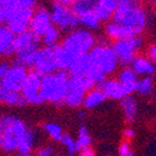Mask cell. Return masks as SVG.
I'll return each mask as SVG.
<instances>
[{
  "label": "cell",
  "mask_w": 156,
  "mask_h": 156,
  "mask_svg": "<svg viewBox=\"0 0 156 156\" xmlns=\"http://www.w3.org/2000/svg\"><path fill=\"white\" fill-rule=\"evenodd\" d=\"M2 104L9 107H14V108L24 107L27 105L23 95L21 94V92H12V91H7V93H5V97L2 99Z\"/></svg>",
  "instance_id": "83f0119b"
},
{
  "label": "cell",
  "mask_w": 156,
  "mask_h": 156,
  "mask_svg": "<svg viewBox=\"0 0 156 156\" xmlns=\"http://www.w3.org/2000/svg\"><path fill=\"white\" fill-rule=\"evenodd\" d=\"M96 43L97 37L93 31L83 27H76L68 32L67 35L60 41V46L72 56L78 57L83 54H89Z\"/></svg>",
  "instance_id": "3957f363"
},
{
  "label": "cell",
  "mask_w": 156,
  "mask_h": 156,
  "mask_svg": "<svg viewBox=\"0 0 156 156\" xmlns=\"http://www.w3.org/2000/svg\"><path fill=\"white\" fill-rule=\"evenodd\" d=\"M154 78L153 76H142L138 81V87H136V93H139L141 96L147 97L151 96L154 93Z\"/></svg>",
  "instance_id": "f1b7e54d"
},
{
  "label": "cell",
  "mask_w": 156,
  "mask_h": 156,
  "mask_svg": "<svg viewBox=\"0 0 156 156\" xmlns=\"http://www.w3.org/2000/svg\"><path fill=\"white\" fill-rule=\"evenodd\" d=\"M60 41H61V32L54 25L50 26L41 36V43L46 47L57 46L58 44H60Z\"/></svg>",
  "instance_id": "d4e9b609"
},
{
  "label": "cell",
  "mask_w": 156,
  "mask_h": 156,
  "mask_svg": "<svg viewBox=\"0 0 156 156\" xmlns=\"http://www.w3.org/2000/svg\"><path fill=\"white\" fill-rule=\"evenodd\" d=\"M106 99V96L101 90V87H93L85 93L82 106L87 110L95 109L101 104H104Z\"/></svg>",
  "instance_id": "ffe728a7"
},
{
  "label": "cell",
  "mask_w": 156,
  "mask_h": 156,
  "mask_svg": "<svg viewBox=\"0 0 156 156\" xmlns=\"http://www.w3.org/2000/svg\"><path fill=\"white\" fill-rule=\"evenodd\" d=\"M36 142V132L27 127L25 132L21 135V138L18 141V146H16V153L20 156H26L32 153L34 146Z\"/></svg>",
  "instance_id": "d6986e66"
},
{
  "label": "cell",
  "mask_w": 156,
  "mask_h": 156,
  "mask_svg": "<svg viewBox=\"0 0 156 156\" xmlns=\"http://www.w3.org/2000/svg\"><path fill=\"white\" fill-rule=\"evenodd\" d=\"M131 151V145L129 143V141H122L121 143H120L119 147H118V153H119V156H123V155H127L129 154Z\"/></svg>",
  "instance_id": "74e56055"
},
{
  "label": "cell",
  "mask_w": 156,
  "mask_h": 156,
  "mask_svg": "<svg viewBox=\"0 0 156 156\" xmlns=\"http://www.w3.org/2000/svg\"><path fill=\"white\" fill-rule=\"evenodd\" d=\"M91 59H90L89 54H83L74 58L70 69L68 70L69 76H83L86 74L92 69Z\"/></svg>",
  "instance_id": "44dd1931"
},
{
  "label": "cell",
  "mask_w": 156,
  "mask_h": 156,
  "mask_svg": "<svg viewBox=\"0 0 156 156\" xmlns=\"http://www.w3.org/2000/svg\"><path fill=\"white\" fill-rule=\"evenodd\" d=\"M9 66H10V63L8 61H1L0 62V83H1V80H2L3 76H5V71L8 70Z\"/></svg>",
  "instance_id": "ab89813d"
},
{
  "label": "cell",
  "mask_w": 156,
  "mask_h": 156,
  "mask_svg": "<svg viewBox=\"0 0 156 156\" xmlns=\"http://www.w3.org/2000/svg\"><path fill=\"white\" fill-rule=\"evenodd\" d=\"M32 16L33 9H14L5 25L10 30L13 35H19L29 30Z\"/></svg>",
  "instance_id": "7c38bea8"
},
{
  "label": "cell",
  "mask_w": 156,
  "mask_h": 156,
  "mask_svg": "<svg viewBox=\"0 0 156 156\" xmlns=\"http://www.w3.org/2000/svg\"><path fill=\"white\" fill-rule=\"evenodd\" d=\"M14 1H16V0H0V3L5 5V7H8V8H10V9H16V7H14Z\"/></svg>",
  "instance_id": "b9f144b4"
},
{
  "label": "cell",
  "mask_w": 156,
  "mask_h": 156,
  "mask_svg": "<svg viewBox=\"0 0 156 156\" xmlns=\"http://www.w3.org/2000/svg\"><path fill=\"white\" fill-rule=\"evenodd\" d=\"M123 156H134V154H133V152H130L129 154H127V155H123Z\"/></svg>",
  "instance_id": "ee69618b"
},
{
  "label": "cell",
  "mask_w": 156,
  "mask_h": 156,
  "mask_svg": "<svg viewBox=\"0 0 156 156\" xmlns=\"http://www.w3.org/2000/svg\"><path fill=\"white\" fill-rule=\"evenodd\" d=\"M112 21L122 25L131 36L142 35L150 22V14L142 0H118Z\"/></svg>",
  "instance_id": "6da1fadb"
},
{
  "label": "cell",
  "mask_w": 156,
  "mask_h": 156,
  "mask_svg": "<svg viewBox=\"0 0 156 156\" xmlns=\"http://www.w3.org/2000/svg\"><path fill=\"white\" fill-rule=\"evenodd\" d=\"M99 87L107 99L120 101L122 97L128 95L123 85L117 80V78H106Z\"/></svg>",
  "instance_id": "5bb4252c"
},
{
  "label": "cell",
  "mask_w": 156,
  "mask_h": 156,
  "mask_svg": "<svg viewBox=\"0 0 156 156\" xmlns=\"http://www.w3.org/2000/svg\"><path fill=\"white\" fill-rule=\"evenodd\" d=\"M130 67L135 72L138 76H154L155 73V63L152 62L151 60L147 59L145 56L136 55L134 59L132 60Z\"/></svg>",
  "instance_id": "ac0fdd59"
},
{
  "label": "cell",
  "mask_w": 156,
  "mask_h": 156,
  "mask_svg": "<svg viewBox=\"0 0 156 156\" xmlns=\"http://www.w3.org/2000/svg\"><path fill=\"white\" fill-rule=\"evenodd\" d=\"M95 2H96V0H73V2L70 5V9L76 16H80L86 12L93 11Z\"/></svg>",
  "instance_id": "1f68e13d"
},
{
  "label": "cell",
  "mask_w": 156,
  "mask_h": 156,
  "mask_svg": "<svg viewBox=\"0 0 156 156\" xmlns=\"http://www.w3.org/2000/svg\"><path fill=\"white\" fill-rule=\"evenodd\" d=\"M48 1H51V0H48ZM52 1H54V0H52Z\"/></svg>",
  "instance_id": "681fc988"
},
{
  "label": "cell",
  "mask_w": 156,
  "mask_h": 156,
  "mask_svg": "<svg viewBox=\"0 0 156 156\" xmlns=\"http://www.w3.org/2000/svg\"><path fill=\"white\" fill-rule=\"evenodd\" d=\"M27 72L29 70L26 68L14 61L12 65L9 66L8 70L5 71V76L1 80V85L8 91L20 92L22 84L27 76Z\"/></svg>",
  "instance_id": "8fae6325"
},
{
  "label": "cell",
  "mask_w": 156,
  "mask_h": 156,
  "mask_svg": "<svg viewBox=\"0 0 156 156\" xmlns=\"http://www.w3.org/2000/svg\"><path fill=\"white\" fill-rule=\"evenodd\" d=\"M56 1H58V2L63 5H67V7H70L71 3L73 2V0H56Z\"/></svg>",
  "instance_id": "7bdbcfd3"
},
{
  "label": "cell",
  "mask_w": 156,
  "mask_h": 156,
  "mask_svg": "<svg viewBox=\"0 0 156 156\" xmlns=\"http://www.w3.org/2000/svg\"><path fill=\"white\" fill-rule=\"evenodd\" d=\"M104 33L105 37L107 39H109V41H112V42H116V41H119V39H123L131 36L130 33L127 31V29H125L120 24L115 23L112 20L105 23Z\"/></svg>",
  "instance_id": "7402d4cb"
},
{
  "label": "cell",
  "mask_w": 156,
  "mask_h": 156,
  "mask_svg": "<svg viewBox=\"0 0 156 156\" xmlns=\"http://www.w3.org/2000/svg\"><path fill=\"white\" fill-rule=\"evenodd\" d=\"M78 156H95V151L92 147L84 148V150L78 152Z\"/></svg>",
  "instance_id": "60d3db41"
},
{
  "label": "cell",
  "mask_w": 156,
  "mask_h": 156,
  "mask_svg": "<svg viewBox=\"0 0 156 156\" xmlns=\"http://www.w3.org/2000/svg\"><path fill=\"white\" fill-rule=\"evenodd\" d=\"M117 80L123 85L128 95H131V94L136 92L139 76L135 74V72L132 70V68L130 66L122 67V69L118 73Z\"/></svg>",
  "instance_id": "e0dca14e"
},
{
  "label": "cell",
  "mask_w": 156,
  "mask_h": 156,
  "mask_svg": "<svg viewBox=\"0 0 156 156\" xmlns=\"http://www.w3.org/2000/svg\"><path fill=\"white\" fill-rule=\"evenodd\" d=\"M54 52H55L56 65H57L58 70L67 71L68 72L76 57L71 55L70 52H68L66 49H63L62 47L60 46V44L54 47Z\"/></svg>",
  "instance_id": "cb8c5ba5"
},
{
  "label": "cell",
  "mask_w": 156,
  "mask_h": 156,
  "mask_svg": "<svg viewBox=\"0 0 156 156\" xmlns=\"http://www.w3.org/2000/svg\"><path fill=\"white\" fill-rule=\"evenodd\" d=\"M14 35L10 32V30L5 25L0 24V58L11 57L13 56L12 52V43Z\"/></svg>",
  "instance_id": "603a6c76"
},
{
  "label": "cell",
  "mask_w": 156,
  "mask_h": 156,
  "mask_svg": "<svg viewBox=\"0 0 156 156\" xmlns=\"http://www.w3.org/2000/svg\"><path fill=\"white\" fill-rule=\"evenodd\" d=\"M79 18V25H81L83 29L90 30V31H95L101 27V22L94 14L93 11L86 12L82 16H78Z\"/></svg>",
  "instance_id": "4316f807"
},
{
  "label": "cell",
  "mask_w": 156,
  "mask_h": 156,
  "mask_svg": "<svg viewBox=\"0 0 156 156\" xmlns=\"http://www.w3.org/2000/svg\"><path fill=\"white\" fill-rule=\"evenodd\" d=\"M122 134H123V138L126 139V141H130V140H132V139L134 138L135 130L133 129V128L128 127V128H126L125 130H123Z\"/></svg>",
  "instance_id": "f35d334b"
},
{
  "label": "cell",
  "mask_w": 156,
  "mask_h": 156,
  "mask_svg": "<svg viewBox=\"0 0 156 156\" xmlns=\"http://www.w3.org/2000/svg\"><path fill=\"white\" fill-rule=\"evenodd\" d=\"M91 63L96 70L101 71L106 76L116 72L118 69V60L109 44H107L106 37L97 39L96 45L89 52Z\"/></svg>",
  "instance_id": "277c9868"
},
{
  "label": "cell",
  "mask_w": 156,
  "mask_h": 156,
  "mask_svg": "<svg viewBox=\"0 0 156 156\" xmlns=\"http://www.w3.org/2000/svg\"><path fill=\"white\" fill-rule=\"evenodd\" d=\"M145 57L150 59L152 62H156V45L155 43H152L151 45H148V47L145 50Z\"/></svg>",
  "instance_id": "8d00e7d4"
},
{
  "label": "cell",
  "mask_w": 156,
  "mask_h": 156,
  "mask_svg": "<svg viewBox=\"0 0 156 156\" xmlns=\"http://www.w3.org/2000/svg\"><path fill=\"white\" fill-rule=\"evenodd\" d=\"M1 139H2V134L0 133V142H1Z\"/></svg>",
  "instance_id": "c3c4849f"
},
{
  "label": "cell",
  "mask_w": 156,
  "mask_h": 156,
  "mask_svg": "<svg viewBox=\"0 0 156 156\" xmlns=\"http://www.w3.org/2000/svg\"><path fill=\"white\" fill-rule=\"evenodd\" d=\"M74 140H76V152H80L82 150H84V148L91 147L92 146V136L85 126H81L79 128L78 136Z\"/></svg>",
  "instance_id": "f546056e"
},
{
  "label": "cell",
  "mask_w": 156,
  "mask_h": 156,
  "mask_svg": "<svg viewBox=\"0 0 156 156\" xmlns=\"http://www.w3.org/2000/svg\"><path fill=\"white\" fill-rule=\"evenodd\" d=\"M26 156H36L35 154H33V153H31V154H29V155H26Z\"/></svg>",
  "instance_id": "7dc6e473"
},
{
  "label": "cell",
  "mask_w": 156,
  "mask_h": 156,
  "mask_svg": "<svg viewBox=\"0 0 156 156\" xmlns=\"http://www.w3.org/2000/svg\"><path fill=\"white\" fill-rule=\"evenodd\" d=\"M33 70L38 72L42 76L58 70L57 65H56L54 47H39L36 52Z\"/></svg>",
  "instance_id": "30bf717a"
},
{
  "label": "cell",
  "mask_w": 156,
  "mask_h": 156,
  "mask_svg": "<svg viewBox=\"0 0 156 156\" xmlns=\"http://www.w3.org/2000/svg\"><path fill=\"white\" fill-rule=\"evenodd\" d=\"M54 156H65L63 154H60V153H58V154H54Z\"/></svg>",
  "instance_id": "f6af8a7d"
},
{
  "label": "cell",
  "mask_w": 156,
  "mask_h": 156,
  "mask_svg": "<svg viewBox=\"0 0 156 156\" xmlns=\"http://www.w3.org/2000/svg\"><path fill=\"white\" fill-rule=\"evenodd\" d=\"M55 150L51 144H43L39 145L36 150V156H54Z\"/></svg>",
  "instance_id": "e575fe53"
},
{
  "label": "cell",
  "mask_w": 156,
  "mask_h": 156,
  "mask_svg": "<svg viewBox=\"0 0 156 156\" xmlns=\"http://www.w3.org/2000/svg\"><path fill=\"white\" fill-rule=\"evenodd\" d=\"M41 82H42V76L38 72L35 70H30L27 72V76L20 91L25 99L26 104H30L32 106H39L44 104L42 97L39 95Z\"/></svg>",
  "instance_id": "52a82bcc"
},
{
  "label": "cell",
  "mask_w": 156,
  "mask_h": 156,
  "mask_svg": "<svg viewBox=\"0 0 156 156\" xmlns=\"http://www.w3.org/2000/svg\"><path fill=\"white\" fill-rule=\"evenodd\" d=\"M148 2H151V3H155V1L156 0H147Z\"/></svg>",
  "instance_id": "bcb514c9"
},
{
  "label": "cell",
  "mask_w": 156,
  "mask_h": 156,
  "mask_svg": "<svg viewBox=\"0 0 156 156\" xmlns=\"http://www.w3.org/2000/svg\"><path fill=\"white\" fill-rule=\"evenodd\" d=\"M60 143L66 148V151H67L69 156H74L78 153V152H76V140H74L70 134L63 133L62 138L60 140Z\"/></svg>",
  "instance_id": "d6a6232c"
},
{
  "label": "cell",
  "mask_w": 156,
  "mask_h": 156,
  "mask_svg": "<svg viewBox=\"0 0 156 156\" xmlns=\"http://www.w3.org/2000/svg\"><path fill=\"white\" fill-rule=\"evenodd\" d=\"M120 108L123 115V119L128 125H131L136 120L138 117V101L131 95H126L125 97L120 99Z\"/></svg>",
  "instance_id": "2e32d148"
},
{
  "label": "cell",
  "mask_w": 156,
  "mask_h": 156,
  "mask_svg": "<svg viewBox=\"0 0 156 156\" xmlns=\"http://www.w3.org/2000/svg\"><path fill=\"white\" fill-rule=\"evenodd\" d=\"M68 72L62 70H57L49 74L43 76L39 89V95L43 101L55 106L62 105L68 90Z\"/></svg>",
  "instance_id": "7a4b0ae2"
},
{
  "label": "cell",
  "mask_w": 156,
  "mask_h": 156,
  "mask_svg": "<svg viewBox=\"0 0 156 156\" xmlns=\"http://www.w3.org/2000/svg\"><path fill=\"white\" fill-rule=\"evenodd\" d=\"M41 45H42L41 37L35 35L30 30H27L19 35H14L12 43L13 56L16 59L24 55L31 54V52H35L38 50Z\"/></svg>",
  "instance_id": "ba28073f"
},
{
  "label": "cell",
  "mask_w": 156,
  "mask_h": 156,
  "mask_svg": "<svg viewBox=\"0 0 156 156\" xmlns=\"http://www.w3.org/2000/svg\"><path fill=\"white\" fill-rule=\"evenodd\" d=\"M42 128L44 132L55 142H60L63 133H65L61 126L58 125L57 122H54V121H48V122L43 123Z\"/></svg>",
  "instance_id": "4dcf8cb0"
},
{
  "label": "cell",
  "mask_w": 156,
  "mask_h": 156,
  "mask_svg": "<svg viewBox=\"0 0 156 156\" xmlns=\"http://www.w3.org/2000/svg\"><path fill=\"white\" fill-rule=\"evenodd\" d=\"M143 37L141 35H135V36H130L116 42H112L110 46L117 57L118 63L121 67H126V66H130L135 56L139 55L138 52L143 46Z\"/></svg>",
  "instance_id": "5b68a950"
},
{
  "label": "cell",
  "mask_w": 156,
  "mask_h": 156,
  "mask_svg": "<svg viewBox=\"0 0 156 156\" xmlns=\"http://www.w3.org/2000/svg\"><path fill=\"white\" fill-rule=\"evenodd\" d=\"M117 3L118 0H96L93 12L101 23H106L112 20L117 9Z\"/></svg>",
  "instance_id": "9a60e30c"
},
{
  "label": "cell",
  "mask_w": 156,
  "mask_h": 156,
  "mask_svg": "<svg viewBox=\"0 0 156 156\" xmlns=\"http://www.w3.org/2000/svg\"><path fill=\"white\" fill-rule=\"evenodd\" d=\"M50 21L60 32H70L79 27V18L70 7L63 5L54 0L49 10Z\"/></svg>",
  "instance_id": "8992f818"
},
{
  "label": "cell",
  "mask_w": 156,
  "mask_h": 156,
  "mask_svg": "<svg viewBox=\"0 0 156 156\" xmlns=\"http://www.w3.org/2000/svg\"><path fill=\"white\" fill-rule=\"evenodd\" d=\"M26 129H27V126L25 125L23 120L14 117L11 125L2 133V139L0 142L1 151L7 154H11L13 152H16L19 139L21 138V135L25 132Z\"/></svg>",
  "instance_id": "9c48e42d"
},
{
  "label": "cell",
  "mask_w": 156,
  "mask_h": 156,
  "mask_svg": "<svg viewBox=\"0 0 156 156\" xmlns=\"http://www.w3.org/2000/svg\"><path fill=\"white\" fill-rule=\"evenodd\" d=\"M85 93L76 90H67L66 96L63 98V104L69 108H80L83 104V98Z\"/></svg>",
  "instance_id": "484cf974"
},
{
  "label": "cell",
  "mask_w": 156,
  "mask_h": 156,
  "mask_svg": "<svg viewBox=\"0 0 156 156\" xmlns=\"http://www.w3.org/2000/svg\"><path fill=\"white\" fill-rule=\"evenodd\" d=\"M14 9H10L0 3V24H5V22H7V20H8V18L10 16L11 12Z\"/></svg>",
  "instance_id": "d590c367"
},
{
  "label": "cell",
  "mask_w": 156,
  "mask_h": 156,
  "mask_svg": "<svg viewBox=\"0 0 156 156\" xmlns=\"http://www.w3.org/2000/svg\"><path fill=\"white\" fill-rule=\"evenodd\" d=\"M38 3V0H16V9H34Z\"/></svg>",
  "instance_id": "836d02e7"
},
{
  "label": "cell",
  "mask_w": 156,
  "mask_h": 156,
  "mask_svg": "<svg viewBox=\"0 0 156 156\" xmlns=\"http://www.w3.org/2000/svg\"><path fill=\"white\" fill-rule=\"evenodd\" d=\"M51 25L49 9L45 5H36L33 9V16L29 25L30 31L41 37Z\"/></svg>",
  "instance_id": "4fadbf2b"
}]
</instances>
